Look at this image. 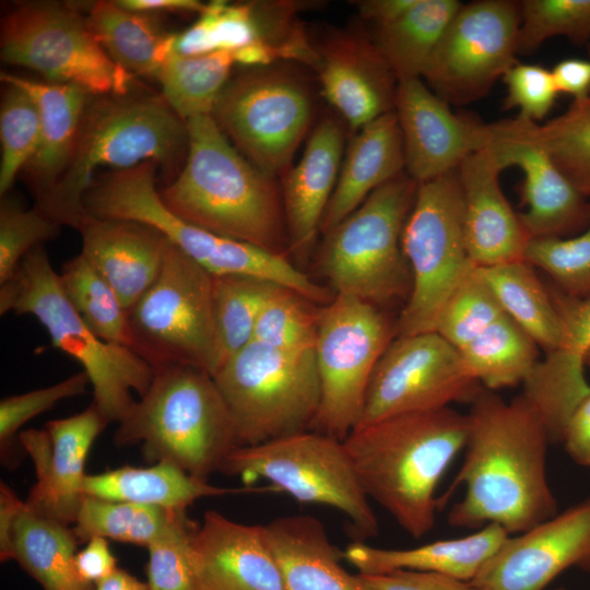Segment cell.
Returning a JSON list of instances; mask_svg holds the SVG:
<instances>
[{"label": "cell", "instance_id": "obj_43", "mask_svg": "<svg viewBox=\"0 0 590 590\" xmlns=\"http://www.w3.org/2000/svg\"><path fill=\"white\" fill-rule=\"evenodd\" d=\"M4 84L0 107L1 197L37 151L42 132L39 111L31 95L14 84Z\"/></svg>", "mask_w": 590, "mask_h": 590}, {"label": "cell", "instance_id": "obj_37", "mask_svg": "<svg viewBox=\"0 0 590 590\" xmlns=\"http://www.w3.org/2000/svg\"><path fill=\"white\" fill-rule=\"evenodd\" d=\"M185 512L84 495L73 532L79 543L102 536L148 548Z\"/></svg>", "mask_w": 590, "mask_h": 590}, {"label": "cell", "instance_id": "obj_54", "mask_svg": "<svg viewBox=\"0 0 590 590\" xmlns=\"http://www.w3.org/2000/svg\"><path fill=\"white\" fill-rule=\"evenodd\" d=\"M226 5L227 2L222 0L206 3L198 21L185 32L177 34L175 51L184 56H202L219 51L214 27Z\"/></svg>", "mask_w": 590, "mask_h": 590}, {"label": "cell", "instance_id": "obj_57", "mask_svg": "<svg viewBox=\"0 0 590 590\" xmlns=\"http://www.w3.org/2000/svg\"><path fill=\"white\" fill-rule=\"evenodd\" d=\"M559 93L570 95L574 101L590 96V60L567 58L551 70Z\"/></svg>", "mask_w": 590, "mask_h": 590}, {"label": "cell", "instance_id": "obj_4", "mask_svg": "<svg viewBox=\"0 0 590 590\" xmlns=\"http://www.w3.org/2000/svg\"><path fill=\"white\" fill-rule=\"evenodd\" d=\"M187 150L186 121L162 95L93 96L68 166L35 206L59 225L80 231L92 217L84 197L98 168L120 170L153 162L176 177Z\"/></svg>", "mask_w": 590, "mask_h": 590}, {"label": "cell", "instance_id": "obj_36", "mask_svg": "<svg viewBox=\"0 0 590 590\" xmlns=\"http://www.w3.org/2000/svg\"><path fill=\"white\" fill-rule=\"evenodd\" d=\"M458 351L470 375L491 391L523 384L539 362L536 343L506 314Z\"/></svg>", "mask_w": 590, "mask_h": 590}, {"label": "cell", "instance_id": "obj_35", "mask_svg": "<svg viewBox=\"0 0 590 590\" xmlns=\"http://www.w3.org/2000/svg\"><path fill=\"white\" fill-rule=\"evenodd\" d=\"M462 3L417 0L393 23L375 27V45L399 81L422 78L434 49Z\"/></svg>", "mask_w": 590, "mask_h": 590}, {"label": "cell", "instance_id": "obj_53", "mask_svg": "<svg viewBox=\"0 0 590 590\" xmlns=\"http://www.w3.org/2000/svg\"><path fill=\"white\" fill-rule=\"evenodd\" d=\"M217 50L234 51L258 40L253 3L228 4L216 20Z\"/></svg>", "mask_w": 590, "mask_h": 590}, {"label": "cell", "instance_id": "obj_47", "mask_svg": "<svg viewBox=\"0 0 590 590\" xmlns=\"http://www.w3.org/2000/svg\"><path fill=\"white\" fill-rule=\"evenodd\" d=\"M519 10L518 54H531L556 36L590 40V0H522Z\"/></svg>", "mask_w": 590, "mask_h": 590}, {"label": "cell", "instance_id": "obj_25", "mask_svg": "<svg viewBox=\"0 0 590 590\" xmlns=\"http://www.w3.org/2000/svg\"><path fill=\"white\" fill-rule=\"evenodd\" d=\"M343 149V127L338 119L324 117L310 132L300 160L281 179L288 248L293 252H306L320 232Z\"/></svg>", "mask_w": 590, "mask_h": 590}, {"label": "cell", "instance_id": "obj_20", "mask_svg": "<svg viewBox=\"0 0 590 590\" xmlns=\"http://www.w3.org/2000/svg\"><path fill=\"white\" fill-rule=\"evenodd\" d=\"M109 421L92 404L79 414L50 421L45 429H27L19 439L34 461L37 481L26 505L69 526L83 498L87 453Z\"/></svg>", "mask_w": 590, "mask_h": 590}, {"label": "cell", "instance_id": "obj_38", "mask_svg": "<svg viewBox=\"0 0 590 590\" xmlns=\"http://www.w3.org/2000/svg\"><path fill=\"white\" fill-rule=\"evenodd\" d=\"M234 64L231 51L184 56L174 50L163 63L157 78L162 96L185 121L212 115L220 93L231 79Z\"/></svg>", "mask_w": 590, "mask_h": 590}, {"label": "cell", "instance_id": "obj_55", "mask_svg": "<svg viewBox=\"0 0 590 590\" xmlns=\"http://www.w3.org/2000/svg\"><path fill=\"white\" fill-rule=\"evenodd\" d=\"M74 566L79 577L94 586L118 568L108 540L102 536L90 539L85 547L76 552Z\"/></svg>", "mask_w": 590, "mask_h": 590}, {"label": "cell", "instance_id": "obj_46", "mask_svg": "<svg viewBox=\"0 0 590 590\" xmlns=\"http://www.w3.org/2000/svg\"><path fill=\"white\" fill-rule=\"evenodd\" d=\"M300 294L275 285L255 327L253 340L283 350L314 349L318 311Z\"/></svg>", "mask_w": 590, "mask_h": 590}, {"label": "cell", "instance_id": "obj_19", "mask_svg": "<svg viewBox=\"0 0 590 590\" xmlns=\"http://www.w3.org/2000/svg\"><path fill=\"white\" fill-rule=\"evenodd\" d=\"M404 152V172L417 184L459 168L494 142L492 123L455 114L422 78L398 82L394 99Z\"/></svg>", "mask_w": 590, "mask_h": 590}, {"label": "cell", "instance_id": "obj_18", "mask_svg": "<svg viewBox=\"0 0 590 590\" xmlns=\"http://www.w3.org/2000/svg\"><path fill=\"white\" fill-rule=\"evenodd\" d=\"M570 568L590 574V496L510 535L470 582L480 590H544Z\"/></svg>", "mask_w": 590, "mask_h": 590}, {"label": "cell", "instance_id": "obj_10", "mask_svg": "<svg viewBox=\"0 0 590 590\" xmlns=\"http://www.w3.org/2000/svg\"><path fill=\"white\" fill-rule=\"evenodd\" d=\"M220 472L248 485L269 481L300 503L319 504L347 518L356 541L378 534V519L363 492L343 440L308 429L234 448Z\"/></svg>", "mask_w": 590, "mask_h": 590}, {"label": "cell", "instance_id": "obj_59", "mask_svg": "<svg viewBox=\"0 0 590 590\" xmlns=\"http://www.w3.org/2000/svg\"><path fill=\"white\" fill-rule=\"evenodd\" d=\"M14 491L5 483L0 484V559L8 562L11 550L12 532L16 517L23 506Z\"/></svg>", "mask_w": 590, "mask_h": 590}, {"label": "cell", "instance_id": "obj_34", "mask_svg": "<svg viewBox=\"0 0 590 590\" xmlns=\"http://www.w3.org/2000/svg\"><path fill=\"white\" fill-rule=\"evenodd\" d=\"M504 312L546 354L564 340L563 324L548 287L524 260L477 268Z\"/></svg>", "mask_w": 590, "mask_h": 590}, {"label": "cell", "instance_id": "obj_44", "mask_svg": "<svg viewBox=\"0 0 590 590\" xmlns=\"http://www.w3.org/2000/svg\"><path fill=\"white\" fill-rule=\"evenodd\" d=\"M503 315V308L475 267L447 299L435 332L460 350Z\"/></svg>", "mask_w": 590, "mask_h": 590}, {"label": "cell", "instance_id": "obj_62", "mask_svg": "<svg viewBox=\"0 0 590 590\" xmlns=\"http://www.w3.org/2000/svg\"><path fill=\"white\" fill-rule=\"evenodd\" d=\"M555 590H565V589H564V588H557V589H555Z\"/></svg>", "mask_w": 590, "mask_h": 590}, {"label": "cell", "instance_id": "obj_13", "mask_svg": "<svg viewBox=\"0 0 590 590\" xmlns=\"http://www.w3.org/2000/svg\"><path fill=\"white\" fill-rule=\"evenodd\" d=\"M314 104L303 75L275 63L229 79L212 116L249 162L282 179L309 132Z\"/></svg>", "mask_w": 590, "mask_h": 590}, {"label": "cell", "instance_id": "obj_14", "mask_svg": "<svg viewBox=\"0 0 590 590\" xmlns=\"http://www.w3.org/2000/svg\"><path fill=\"white\" fill-rule=\"evenodd\" d=\"M392 329L377 306L335 294L318 310L320 402L310 429L340 440L358 426L368 385Z\"/></svg>", "mask_w": 590, "mask_h": 590}, {"label": "cell", "instance_id": "obj_49", "mask_svg": "<svg viewBox=\"0 0 590 590\" xmlns=\"http://www.w3.org/2000/svg\"><path fill=\"white\" fill-rule=\"evenodd\" d=\"M60 226L37 206L23 209L2 201L0 206V284L4 283L22 259L35 247L55 238Z\"/></svg>", "mask_w": 590, "mask_h": 590}, {"label": "cell", "instance_id": "obj_22", "mask_svg": "<svg viewBox=\"0 0 590 590\" xmlns=\"http://www.w3.org/2000/svg\"><path fill=\"white\" fill-rule=\"evenodd\" d=\"M316 51L322 94L353 131L394 109L398 80L370 35L334 31Z\"/></svg>", "mask_w": 590, "mask_h": 590}, {"label": "cell", "instance_id": "obj_48", "mask_svg": "<svg viewBox=\"0 0 590 590\" xmlns=\"http://www.w3.org/2000/svg\"><path fill=\"white\" fill-rule=\"evenodd\" d=\"M199 524L187 512L149 547V590H199L192 559V538Z\"/></svg>", "mask_w": 590, "mask_h": 590}, {"label": "cell", "instance_id": "obj_41", "mask_svg": "<svg viewBox=\"0 0 590 590\" xmlns=\"http://www.w3.org/2000/svg\"><path fill=\"white\" fill-rule=\"evenodd\" d=\"M275 285L279 284L245 274L213 275V315L221 366L253 340L259 314Z\"/></svg>", "mask_w": 590, "mask_h": 590}, {"label": "cell", "instance_id": "obj_24", "mask_svg": "<svg viewBox=\"0 0 590 590\" xmlns=\"http://www.w3.org/2000/svg\"><path fill=\"white\" fill-rule=\"evenodd\" d=\"M504 169L492 145L471 154L458 168L465 241L477 268L524 260L530 240L502 190Z\"/></svg>", "mask_w": 590, "mask_h": 590}, {"label": "cell", "instance_id": "obj_52", "mask_svg": "<svg viewBox=\"0 0 590 590\" xmlns=\"http://www.w3.org/2000/svg\"><path fill=\"white\" fill-rule=\"evenodd\" d=\"M359 575L371 590H480L470 581L433 571L396 569Z\"/></svg>", "mask_w": 590, "mask_h": 590}, {"label": "cell", "instance_id": "obj_23", "mask_svg": "<svg viewBox=\"0 0 590 590\" xmlns=\"http://www.w3.org/2000/svg\"><path fill=\"white\" fill-rule=\"evenodd\" d=\"M199 590H286L264 524L204 512L192 538Z\"/></svg>", "mask_w": 590, "mask_h": 590}, {"label": "cell", "instance_id": "obj_50", "mask_svg": "<svg viewBox=\"0 0 590 590\" xmlns=\"http://www.w3.org/2000/svg\"><path fill=\"white\" fill-rule=\"evenodd\" d=\"M90 378L82 370L52 386L7 397L0 402L1 456L8 458L16 432L36 415L52 409L59 401L85 392Z\"/></svg>", "mask_w": 590, "mask_h": 590}, {"label": "cell", "instance_id": "obj_17", "mask_svg": "<svg viewBox=\"0 0 590 590\" xmlns=\"http://www.w3.org/2000/svg\"><path fill=\"white\" fill-rule=\"evenodd\" d=\"M482 389L458 349L437 332L397 335L375 366L358 426L456 402L471 403Z\"/></svg>", "mask_w": 590, "mask_h": 590}, {"label": "cell", "instance_id": "obj_5", "mask_svg": "<svg viewBox=\"0 0 590 590\" xmlns=\"http://www.w3.org/2000/svg\"><path fill=\"white\" fill-rule=\"evenodd\" d=\"M153 371L146 392L118 422L114 441L140 445L146 461L169 462L208 481L238 447L225 401L201 369L168 365Z\"/></svg>", "mask_w": 590, "mask_h": 590}, {"label": "cell", "instance_id": "obj_8", "mask_svg": "<svg viewBox=\"0 0 590 590\" xmlns=\"http://www.w3.org/2000/svg\"><path fill=\"white\" fill-rule=\"evenodd\" d=\"M213 379L229 411L238 446L308 430L320 402L315 347L283 350L251 341Z\"/></svg>", "mask_w": 590, "mask_h": 590}, {"label": "cell", "instance_id": "obj_42", "mask_svg": "<svg viewBox=\"0 0 590 590\" xmlns=\"http://www.w3.org/2000/svg\"><path fill=\"white\" fill-rule=\"evenodd\" d=\"M526 134L541 145L574 187L590 200V96L544 123L516 116Z\"/></svg>", "mask_w": 590, "mask_h": 590}, {"label": "cell", "instance_id": "obj_26", "mask_svg": "<svg viewBox=\"0 0 590 590\" xmlns=\"http://www.w3.org/2000/svg\"><path fill=\"white\" fill-rule=\"evenodd\" d=\"M79 232L81 253L129 311L157 279L169 241L155 228L129 220L92 216Z\"/></svg>", "mask_w": 590, "mask_h": 590}, {"label": "cell", "instance_id": "obj_45", "mask_svg": "<svg viewBox=\"0 0 590 590\" xmlns=\"http://www.w3.org/2000/svg\"><path fill=\"white\" fill-rule=\"evenodd\" d=\"M524 261L544 271L568 297H590V222L575 236L531 238Z\"/></svg>", "mask_w": 590, "mask_h": 590}, {"label": "cell", "instance_id": "obj_32", "mask_svg": "<svg viewBox=\"0 0 590 590\" xmlns=\"http://www.w3.org/2000/svg\"><path fill=\"white\" fill-rule=\"evenodd\" d=\"M78 539L69 526L33 511L24 502L12 532L9 560L44 590H94L74 566Z\"/></svg>", "mask_w": 590, "mask_h": 590}, {"label": "cell", "instance_id": "obj_39", "mask_svg": "<svg viewBox=\"0 0 590 590\" xmlns=\"http://www.w3.org/2000/svg\"><path fill=\"white\" fill-rule=\"evenodd\" d=\"M59 279L71 305L99 339L132 350L129 311L81 252L62 266Z\"/></svg>", "mask_w": 590, "mask_h": 590}, {"label": "cell", "instance_id": "obj_27", "mask_svg": "<svg viewBox=\"0 0 590 590\" xmlns=\"http://www.w3.org/2000/svg\"><path fill=\"white\" fill-rule=\"evenodd\" d=\"M1 81L23 88L39 111V145L21 172L37 202L50 192L69 164L91 94L74 84L39 82L9 73H1Z\"/></svg>", "mask_w": 590, "mask_h": 590}, {"label": "cell", "instance_id": "obj_58", "mask_svg": "<svg viewBox=\"0 0 590 590\" xmlns=\"http://www.w3.org/2000/svg\"><path fill=\"white\" fill-rule=\"evenodd\" d=\"M417 0H362L356 1L359 16L375 27L389 25L406 13Z\"/></svg>", "mask_w": 590, "mask_h": 590}, {"label": "cell", "instance_id": "obj_9", "mask_svg": "<svg viewBox=\"0 0 590 590\" xmlns=\"http://www.w3.org/2000/svg\"><path fill=\"white\" fill-rule=\"evenodd\" d=\"M417 187L400 173L324 234L319 264L335 294L375 306L404 295L409 264L401 238Z\"/></svg>", "mask_w": 590, "mask_h": 590}, {"label": "cell", "instance_id": "obj_33", "mask_svg": "<svg viewBox=\"0 0 590 590\" xmlns=\"http://www.w3.org/2000/svg\"><path fill=\"white\" fill-rule=\"evenodd\" d=\"M86 17L108 56L130 73L157 79L175 50L177 34L161 33L146 14L117 1L93 2Z\"/></svg>", "mask_w": 590, "mask_h": 590}, {"label": "cell", "instance_id": "obj_21", "mask_svg": "<svg viewBox=\"0 0 590 590\" xmlns=\"http://www.w3.org/2000/svg\"><path fill=\"white\" fill-rule=\"evenodd\" d=\"M492 144L505 168L523 174L519 217L531 238L565 237L590 222V200L557 167L547 152L523 131L517 117L493 123Z\"/></svg>", "mask_w": 590, "mask_h": 590}, {"label": "cell", "instance_id": "obj_51", "mask_svg": "<svg viewBox=\"0 0 590 590\" xmlns=\"http://www.w3.org/2000/svg\"><path fill=\"white\" fill-rule=\"evenodd\" d=\"M502 80L507 92L504 109L517 108V116L529 122L539 125L558 95L552 71L541 64L517 62Z\"/></svg>", "mask_w": 590, "mask_h": 590}, {"label": "cell", "instance_id": "obj_30", "mask_svg": "<svg viewBox=\"0 0 590 590\" xmlns=\"http://www.w3.org/2000/svg\"><path fill=\"white\" fill-rule=\"evenodd\" d=\"M404 172L402 135L394 110L356 131L345 156L320 232L326 234L377 188Z\"/></svg>", "mask_w": 590, "mask_h": 590}, {"label": "cell", "instance_id": "obj_2", "mask_svg": "<svg viewBox=\"0 0 590 590\" xmlns=\"http://www.w3.org/2000/svg\"><path fill=\"white\" fill-rule=\"evenodd\" d=\"M467 435V414L449 406L358 426L343 441L368 499L420 539L435 524L437 486Z\"/></svg>", "mask_w": 590, "mask_h": 590}, {"label": "cell", "instance_id": "obj_61", "mask_svg": "<svg viewBox=\"0 0 590 590\" xmlns=\"http://www.w3.org/2000/svg\"><path fill=\"white\" fill-rule=\"evenodd\" d=\"M94 590H149L148 583L139 580L128 571L117 568L108 577L95 585Z\"/></svg>", "mask_w": 590, "mask_h": 590}, {"label": "cell", "instance_id": "obj_63", "mask_svg": "<svg viewBox=\"0 0 590 590\" xmlns=\"http://www.w3.org/2000/svg\"><path fill=\"white\" fill-rule=\"evenodd\" d=\"M589 50H590V46H589Z\"/></svg>", "mask_w": 590, "mask_h": 590}, {"label": "cell", "instance_id": "obj_15", "mask_svg": "<svg viewBox=\"0 0 590 590\" xmlns=\"http://www.w3.org/2000/svg\"><path fill=\"white\" fill-rule=\"evenodd\" d=\"M0 57L51 82L78 85L93 96L129 93L131 73L108 56L87 17L69 4L16 7L1 23Z\"/></svg>", "mask_w": 590, "mask_h": 590}, {"label": "cell", "instance_id": "obj_31", "mask_svg": "<svg viewBox=\"0 0 590 590\" xmlns=\"http://www.w3.org/2000/svg\"><path fill=\"white\" fill-rule=\"evenodd\" d=\"M246 491L252 489L215 486L164 461L146 468L125 465L86 474L82 489L83 495L177 510H187L200 498Z\"/></svg>", "mask_w": 590, "mask_h": 590}, {"label": "cell", "instance_id": "obj_16", "mask_svg": "<svg viewBox=\"0 0 590 590\" xmlns=\"http://www.w3.org/2000/svg\"><path fill=\"white\" fill-rule=\"evenodd\" d=\"M519 27V1L462 3L428 59L423 81L449 105L484 98L518 62Z\"/></svg>", "mask_w": 590, "mask_h": 590}, {"label": "cell", "instance_id": "obj_1", "mask_svg": "<svg viewBox=\"0 0 590 590\" xmlns=\"http://www.w3.org/2000/svg\"><path fill=\"white\" fill-rule=\"evenodd\" d=\"M462 464L439 507L460 485L464 495L448 512L455 528L498 524L510 535L528 531L558 512L546 474L552 445L547 426L519 393L505 401L483 388L471 401Z\"/></svg>", "mask_w": 590, "mask_h": 590}, {"label": "cell", "instance_id": "obj_29", "mask_svg": "<svg viewBox=\"0 0 590 590\" xmlns=\"http://www.w3.org/2000/svg\"><path fill=\"white\" fill-rule=\"evenodd\" d=\"M510 534L487 524L465 536L439 540L412 548H382L354 541L342 552L359 574L378 575L396 569L433 571L472 581Z\"/></svg>", "mask_w": 590, "mask_h": 590}, {"label": "cell", "instance_id": "obj_12", "mask_svg": "<svg viewBox=\"0 0 590 590\" xmlns=\"http://www.w3.org/2000/svg\"><path fill=\"white\" fill-rule=\"evenodd\" d=\"M401 245L411 290L397 335L435 331L447 299L475 268L465 241L458 169L418 184Z\"/></svg>", "mask_w": 590, "mask_h": 590}, {"label": "cell", "instance_id": "obj_56", "mask_svg": "<svg viewBox=\"0 0 590 590\" xmlns=\"http://www.w3.org/2000/svg\"><path fill=\"white\" fill-rule=\"evenodd\" d=\"M562 444L575 463L590 468V393L577 404L569 416Z\"/></svg>", "mask_w": 590, "mask_h": 590}, {"label": "cell", "instance_id": "obj_11", "mask_svg": "<svg viewBox=\"0 0 590 590\" xmlns=\"http://www.w3.org/2000/svg\"><path fill=\"white\" fill-rule=\"evenodd\" d=\"M213 275L170 241L161 272L129 310L132 350L153 369L188 365L212 377L221 366Z\"/></svg>", "mask_w": 590, "mask_h": 590}, {"label": "cell", "instance_id": "obj_28", "mask_svg": "<svg viewBox=\"0 0 590 590\" xmlns=\"http://www.w3.org/2000/svg\"><path fill=\"white\" fill-rule=\"evenodd\" d=\"M286 590H371L350 574L323 523L310 515H287L264 524Z\"/></svg>", "mask_w": 590, "mask_h": 590}, {"label": "cell", "instance_id": "obj_3", "mask_svg": "<svg viewBox=\"0 0 590 590\" xmlns=\"http://www.w3.org/2000/svg\"><path fill=\"white\" fill-rule=\"evenodd\" d=\"M185 163L162 201L180 219L275 253L288 245L282 186L249 162L212 115L186 120Z\"/></svg>", "mask_w": 590, "mask_h": 590}, {"label": "cell", "instance_id": "obj_60", "mask_svg": "<svg viewBox=\"0 0 590 590\" xmlns=\"http://www.w3.org/2000/svg\"><path fill=\"white\" fill-rule=\"evenodd\" d=\"M122 8L139 13L155 12H194L199 15L203 12L205 4L198 0H119Z\"/></svg>", "mask_w": 590, "mask_h": 590}, {"label": "cell", "instance_id": "obj_7", "mask_svg": "<svg viewBox=\"0 0 590 590\" xmlns=\"http://www.w3.org/2000/svg\"><path fill=\"white\" fill-rule=\"evenodd\" d=\"M34 316L55 347L79 362L93 387V403L110 422H119L142 397L153 368L133 350L99 339L67 298L43 245L31 250L0 284V314Z\"/></svg>", "mask_w": 590, "mask_h": 590}, {"label": "cell", "instance_id": "obj_6", "mask_svg": "<svg viewBox=\"0 0 590 590\" xmlns=\"http://www.w3.org/2000/svg\"><path fill=\"white\" fill-rule=\"evenodd\" d=\"M157 165L145 162L94 179L84 197L90 215L149 225L212 275L245 274L287 287L311 303L328 304L333 296L282 253L193 225L173 213L155 185Z\"/></svg>", "mask_w": 590, "mask_h": 590}, {"label": "cell", "instance_id": "obj_40", "mask_svg": "<svg viewBox=\"0 0 590 590\" xmlns=\"http://www.w3.org/2000/svg\"><path fill=\"white\" fill-rule=\"evenodd\" d=\"M564 331L562 346L539 361L536 373L557 392L580 398L590 391L585 377L586 355L590 352V297L576 299L555 286L548 287Z\"/></svg>", "mask_w": 590, "mask_h": 590}]
</instances>
